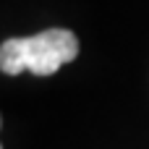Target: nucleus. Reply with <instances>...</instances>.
I'll return each instance as SVG.
<instances>
[{
    "mask_svg": "<svg viewBox=\"0 0 149 149\" xmlns=\"http://www.w3.org/2000/svg\"><path fill=\"white\" fill-rule=\"evenodd\" d=\"M79 55V39L68 29H47L34 37H18L0 45V71L16 76L21 71L50 76Z\"/></svg>",
    "mask_w": 149,
    "mask_h": 149,
    "instance_id": "f257e3e1",
    "label": "nucleus"
},
{
    "mask_svg": "<svg viewBox=\"0 0 149 149\" xmlns=\"http://www.w3.org/2000/svg\"><path fill=\"white\" fill-rule=\"evenodd\" d=\"M0 149H3V147H0Z\"/></svg>",
    "mask_w": 149,
    "mask_h": 149,
    "instance_id": "f03ea898",
    "label": "nucleus"
}]
</instances>
